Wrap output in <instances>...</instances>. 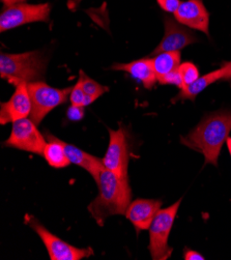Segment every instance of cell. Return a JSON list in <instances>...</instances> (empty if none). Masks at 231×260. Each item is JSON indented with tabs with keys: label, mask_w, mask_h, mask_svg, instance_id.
I'll list each match as a JSON object with an SVG mask.
<instances>
[{
	"label": "cell",
	"mask_w": 231,
	"mask_h": 260,
	"mask_svg": "<svg viewBox=\"0 0 231 260\" xmlns=\"http://www.w3.org/2000/svg\"><path fill=\"white\" fill-rule=\"evenodd\" d=\"M231 132V111L220 110L204 116L202 120L184 137L181 143L203 154L204 165L218 166L223 144Z\"/></svg>",
	"instance_id": "6da1fadb"
},
{
	"label": "cell",
	"mask_w": 231,
	"mask_h": 260,
	"mask_svg": "<svg viewBox=\"0 0 231 260\" xmlns=\"http://www.w3.org/2000/svg\"><path fill=\"white\" fill-rule=\"evenodd\" d=\"M98 195L88 205V212L96 224L103 226L112 216L125 215L132 200L129 178H122L104 168L96 183Z\"/></svg>",
	"instance_id": "7a4b0ae2"
},
{
	"label": "cell",
	"mask_w": 231,
	"mask_h": 260,
	"mask_svg": "<svg viewBox=\"0 0 231 260\" xmlns=\"http://www.w3.org/2000/svg\"><path fill=\"white\" fill-rule=\"evenodd\" d=\"M48 58L40 51L24 53H2L0 76L15 86L21 83L42 81L47 71Z\"/></svg>",
	"instance_id": "3957f363"
},
{
	"label": "cell",
	"mask_w": 231,
	"mask_h": 260,
	"mask_svg": "<svg viewBox=\"0 0 231 260\" xmlns=\"http://www.w3.org/2000/svg\"><path fill=\"white\" fill-rule=\"evenodd\" d=\"M181 203L182 199H179L167 209H161L148 229V250L153 260H167L172 255L173 249L168 245V239Z\"/></svg>",
	"instance_id": "277c9868"
},
{
	"label": "cell",
	"mask_w": 231,
	"mask_h": 260,
	"mask_svg": "<svg viewBox=\"0 0 231 260\" xmlns=\"http://www.w3.org/2000/svg\"><path fill=\"white\" fill-rule=\"evenodd\" d=\"M31 99L32 109L30 119L38 125L53 109L65 103L73 87L59 89L50 86L43 81L27 84Z\"/></svg>",
	"instance_id": "5b68a950"
},
{
	"label": "cell",
	"mask_w": 231,
	"mask_h": 260,
	"mask_svg": "<svg viewBox=\"0 0 231 260\" xmlns=\"http://www.w3.org/2000/svg\"><path fill=\"white\" fill-rule=\"evenodd\" d=\"M25 221L42 239L51 260H81L94 254L91 248H77L60 240L52 232H50L34 216L26 215Z\"/></svg>",
	"instance_id": "8992f818"
},
{
	"label": "cell",
	"mask_w": 231,
	"mask_h": 260,
	"mask_svg": "<svg viewBox=\"0 0 231 260\" xmlns=\"http://www.w3.org/2000/svg\"><path fill=\"white\" fill-rule=\"evenodd\" d=\"M108 128L110 141L107 151L102 159L104 167L122 178H127L130 161V141L127 128L120 125L118 129Z\"/></svg>",
	"instance_id": "52a82bcc"
},
{
	"label": "cell",
	"mask_w": 231,
	"mask_h": 260,
	"mask_svg": "<svg viewBox=\"0 0 231 260\" xmlns=\"http://www.w3.org/2000/svg\"><path fill=\"white\" fill-rule=\"evenodd\" d=\"M50 13L51 5L47 3L40 5L21 3L5 7L0 14V31L5 32L29 23L48 22Z\"/></svg>",
	"instance_id": "ba28073f"
},
{
	"label": "cell",
	"mask_w": 231,
	"mask_h": 260,
	"mask_svg": "<svg viewBox=\"0 0 231 260\" xmlns=\"http://www.w3.org/2000/svg\"><path fill=\"white\" fill-rule=\"evenodd\" d=\"M46 144V138L37 124L27 117L13 122L11 135L4 143L5 146L40 155L44 154Z\"/></svg>",
	"instance_id": "9c48e42d"
},
{
	"label": "cell",
	"mask_w": 231,
	"mask_h": 260,
	"mask_svg": "<svg viewBox=\"0 0 231 260\" xmlns=\"http://www.w3.org/2000/svg\"><path fill=\"white\" fill-rule=\"evenodd\" d=\"M164 26V37L158 47L151 52L150 55L152 56L163 53V52H181V50L196 43L198 40L189 27L178 23L175 18L165 17Z\"/></svg>",
	"instance_id": "30bf717a"
},
{
	"label": "cell",
	"mask_w": 231,
	"mask_h": 260,
	"mask_svg": "<svg viewBox=\"0 0 231 260\" xmlns=\"http://www.w3.org/2000/svg\"><path fill=\"white\" fill-rule=\"evenodd\" d=\"M173 15L178 23L210 36V14L202 0L182 2Z\"/></svg>",
	"instance_id": "8fae6325"
},
{
	"label": "cell",
	"mask_w": 231,
	"mask_h": 260,
	"mask_svg": "<svg viewBox=\"0 0 231 260\" xmlns=\"http://www.w3.org/2000/svg\"><path fill=\"white\" fill-rule=\"evenodd\" d=\"M32 104L28 91L27 83H21L16 86L12 98L5 103H2L0 110V122L6 124L16 120L30 116Z\"/></svg>",
	"instance_id": "7c38bea8"
},
{
	"label": "cell",
	"mask_w": 231,
	"mask_h": 260,
	"mask_svg": "<svg viewBox=\"0 0 231 260\" xmlns=\"http://www.w3.org/2000/svg\"><path fill=\"white\" fill-rule=\"evenodd\" d=\"M163 202L156 199H136L131 202L125 212V217L129 220L136 232L149 229L157 213L161 210Z\"/></svg>",
	"instance_id": "4fadbf2b"
},
{
	"label": "cell",
	"mask_w": 231,
	"mask_h": 260,
	"mask_svg": "<svg viewBox=\"0 0 231 260\" xmlns=\"http://www.w3.org/2000/svg\"><path fill=\"white\" fill-rule=\"evenodd\" d=\"M111 70L129 73L133 78L140 81L146 89H151L158 82V77L153 70L151 58H141L129 63H114Z\"/></svg>",
	"instance_id": "5bb4252c"
},
{
	"label": "cell",
	"mask_w": 231,
	"mask_h": 260,
	"mask_svg": "<svg viewBox=\"0 0 231 260\" xmlns=\"http://www.w3.org/2000/svg\"><path fill=\"white\" fill-rule=\"evenodd\" d=\"M64 148L71 163L85 169L97 183L102 170L105 168L102 160L67 142H64Z\"/></svg>",
	"instance_id": "9a60e30c"
},
{
	"label": "cell",
	"mask_w": 231,
	"mask_h": 260,
	"mask_svg": "<svg viewBox=\"0 0 231 260\" xmlns=\"http://www.w3.org/2000/svg\"><path fill=\"white\" fill-rule=\"evenodd\" d=\"M224 77H225V69L223 67H221L220 69L213 71L207 75L200 76L194 83L183 87L181 89V92L178 93V95L173 101H177V100L194 101L196 99V96L200 92H202L205 88H208L211 84H213L219 80H223Z\"/></svg>",
	"instance_id": "2e32d148"
},
{
	"label": "cell",
	"mask_w": 231,
	"mask_h": 260,
	"mask_svg": "<svg viewBox=\"0 0 231 260\" xmlns=\"http://www.w3.org/2000/svg\"><path fill=\"white\" fill-rule=\"evenodd\" d=\"M46 139L48 140L44 149V158L46 162L53 168H65L71 165V161L64 148V142L56 138L52 134L47 133Z\"/></svg>",
	"instance_id": "e0dca14e"
},
{
	"label": "cell",
	"mask_w": 231,
	"mask_h": 260,
	"mask_svg": "<svg viewBox=\"0 0 231 260\" xmlns=\"http://www.w3.org/2000/svg\"><path fill=\"white\" fill-rule=\"evenodd\" d=\"M182 54L179 51L175 52H163V53L155 55L151 58L153 70L156 72L158 78L176 71L181 66Z\"/></svg>",
	"instance_id": "ac0fdd59"
},
{
	"label": "cell",
	"mask_w": 231,
	"mask_h": 260,
	"mask_svg": "<svg viewBox=\"0 0 231 260\" xmlns=\"http://www.w3.org/2000/svg\"><path fill=\"white\" fill-rule=\"evenodd\" d=\"M79 75L80 76H79L78 81L80 82L81 87H82L83 91L86 94H89V95H92V96H95L96 99H98L101 95H103L105 92L109 91V87L102 85L98 82L94 81L93 79H91L89 76H87L83 71H80Z\"/></svg>",
	"instance_id": "d6986e66"
},
{
	"label": "cell",
	"mask_w": 231,
	"mask_h": 260,
	"mask_svg": "<svg viewBox=\"0 0 231 260\" xmlns=\"http://www.w3.org/2000/svg\"><path fill=\"white\" fill-rule=\"evenodd\" d=\"M178 72H179V74H181V77H182L183 87L194 83L200 77L198 68L194 63L189 62V61L181 63V66L178 67Z\"/></svg>",
	"instance_id": "ffe728a7"
},
{
	"label": "cell",
	"mask_w": 231,
	"mask_h": 260,
	"mask_svg": "<svg viewBox=\"0 0 231 260\" xmlns=\"http://www.w3.org/2000/svg\"><path fill=\"white\" fill-rule=\"evenodd\" d=\"M158 82L162 85H175L179 89L183 87V80H182L181 74L178 72V69L176 71H173L169 74H166L158 78Z\"/></svg>",
	"instance_id": "44dd1931"
},
{
	"label": "cell",
	"mask_w": 231,
	"mask_h": 260,
	"mask_svg": "<svg viewBox=\"0 0 231 260\" xmlns=\"http://www.w3.org/2000/svg\"><path fill=\"white\" fill-rule=\"evenodd\" d=\"M84 98H85V92L83 91L81 84L78 81L75 84V86L73 87V89L71 91V94H70L71 104L75 106H82L83 107Z\"/></svg>",
	"instance_id": "7402d4cb"
},
{
	"label": "cell",
	"mask_w": 231,
	"mask_h": 260,
	"mask_svg": "<svg viewBox=\"0 0 231 260\" xmlns=\"http://www.w3.org/2000/svg\"><path fill=\"white\" fill-rule=\"evenodd\" d=\"M157 3L159 4L162 10L172 14H174L177 11V9L182 4L181 0H157Z\"/></svg>",
	"instance_id": "603a6c76"
},
{
	"label": "cell",
	"mask_w": 231,
	"mask_h": 260,
	"mask_svg": "<svg viewBox=\"0 0 231 260\" xmlns=\"http://www.w3.org/2000/svg\"><path fill=\"white\" fill-rule=\"evenodd\" d=\"M85 107L82 106H75L71 105V107L68 109V118L73 121H79L84 117V110Z\"/></svg>",
	"instance_id": "cb8c5ba5"
},
{
	"label": "cell",
	"mask_w": 231,
	"mask_h": 260,
	"mask_svg": "<svg viewBox=\"0 0 231 260\" xmlns=\"http://www.w3.org/2000/svg\"><path fill=\"white\" fill-rule=\"evenodd\" d=\"M184 258L186 260H204V256L198 253L197 251L191 250V249H186L184 253Z\"/></svg>",
	"instance_id": "d4e9b609"
},
{
	"label": "cell",
	"mask_w": 231,
	"mask_h": 260,
	"mask_svg": "<svg viewBox=\"0 0 231 260\" xmlns=\"http://www.w3.org/2000/svg\"><path fill=\"white\" fill-rule=\"evenodd\" d=\"M222 67L225 69V77L223 80H226V81L231 80V61L225 62Z\"/></svg>",
	"instance_id": "484cf974"
},
{
	"label": "cell",
	"mask_w": 231,
	"mask_h": 260,
	"mask_svg": "<svg viewBox=\"0 0 231 260\" xmlns=\"http://www.w3.org/2000/svg\"><path fill=\"white\" fill-rule=\"evenodd\" d=\"M2 2L5 5V7H9V6H13V5H16V4L24 3L25 0H2Z\"/></svg>",
	"instance_id": "4316f807"
},
{
	"label": "cell",
	"mask_w": 231,
	"mask_h": 260,
	"mask_svg": "<svg viewBox=\"0 0 231 260\" xmlns=\"http://www.w3.org/2000/svg\"><path fill=\"white\" fill-rule=\"evenodd\" d=\"M81 2H82V0H71L70 4H69V7H70L71 10H75L77 8V6H78Z\"/></svg>",
	"instance_id": "83f0119b"
},
{
	"label": "cell",
	"mask_w": 231,
	"mask_h": 260,
	"mask_svg": "<svg viewBox=\"0 0 231 260\" xmlns=\"http://www.w3.org/2000/svg\"><path fill=\"white\" fill-rule=\"evenodd\" d=\"M226 144H227V148L229 150V153L231 155V137H228L226 140Z\"/></svg>",
	"instance_id": "f1b7e54d"
}]
</instances>
